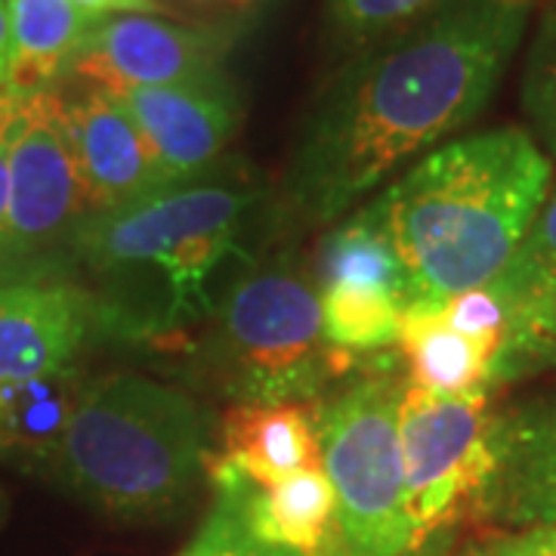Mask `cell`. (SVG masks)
I'll use <instances>...</instances> for the list:
<instances>
[{"mask_svg": "<svg viewBox=\"0 0 556 556\" xmlns=\"http://www.w3.org/2000/svg\"><path fill=\"white\" fill-rule=\"evenodd\" d=\"M535 0H448L380 38L318 90L288 174L306 219L334 223L399 167L439 146L492 102Z\"/></svg>", "mask_w": 556, "mask_h": 556, "instance_id": "6da1fadb", "label": "cell"}, {"mask_svg": "<svg viewBox=\"0 0 556 556\" xmlns=\"http://www.w3.org/2000/svg\"><path fill=\"white\" fill-rule=\"evenodd\" d=\"M257 189L232 174H201L149 199L93 211L75 239V266L93 288L97 331L164 343L217 313L211 278L241 257Z\"/></svg>", "mask_w": 556, "mask_h": 556, "instance_id": "7a4b0ae2", "label": "cell"}, {"mask_svg": "<svg viewBox=\"0 0 556 556\" xmlns=\"http://www.w3.org/2000/svg\"><path fill=\"white\" fill-rule=\"evenodd\" d=\"M551 177L529 130L495 127L427 152L368 201L408 273L412 303H445L501 276Z\"/></svg>", "mask_w": 556, "mask_h": 556, "instance_id": "3957f363", "label": "cell"}, {"mask_svg": "<svg viewBox=\"0 0 556 556\" xmlns=\"http://www.w3.org/2000/svg\"><path fill=\"white\" fill-rule=\"evenodd\" d=\"M211 415L142 375L90 378L43 477L121 522H164L211 473Z\"/></svg>", "mask_w": 556, "mask_h": 556, "instance_id": "277c9868", "label": "cell"}, {"mask_svg": "<svg viewBox=\"0 0 556 556\" xmlns=\"http://www.w3.org/2000/svg\"><path fill=\"white\" fill-rule=\"evenodd\" d=\"M346 365L325 340L316 281L288 254L248 269L219 303L211 368L239 405H300Z\"/></svg>", "mask_w": 556, "mask_h": 556, "instance_id": "5b68a950", "label": "cell"}, {"mask_svg": "<svg viewBox=\"0 0 556 556\" xmlns=\"http://www.w3.org/2000/svg\"><path fill=\"white\" fill-rule=\"evenodd\" d=\"M402 393L405 380L378 371L313 412L321 470L334 489L346 556H412L399 445Z\"/></svg>", "mask_w": 556, "mask_h": 556, "instance_id": "8992f818", "label": "cell"}, {"mask_svg": "<svg viewBox=\"0 0 556 556\" xmlns=\"http://www.w3.org/2000/svg\"><path fill=\"white\" fill-rule=\"evenodd\" d=\"M93 214L60 87L13 93L10 211L0 281H68L75 239Z\"/></svg>", "mask_w": 556, "mask_h": 556, "instance_id": "52a82bcc", "label": "cell"}, {"mask_svg": "<svg viewBox=\"0 0 556 556\" xmlns=\"http://www.w3.org/2000/svg\"><path fill=\"white\" fill-rule=\"evenodd\" d=\"M492 390L433 396L405 380L399 405V445L405 464V501L412 517V554L464 514H477L495 473Z\"/></svg>", "mask_w": 556, "mask_h": 556, "instance_id": "ba28073f", "label": "cell"}, {"mask_svg": "<svg viewBox=\"0 0 556 556\" xmlns=\"http://www.w3.org/2000/svg\"><path fill=\"white\" fill-rule=\"evenodd\" d=\"M232 35L207 25H182L152 13H112L93 22L65 78L78 87L124 93L217 78Z\"/></svg>", "mask_w": 556, "mask_h": 556, "instance_id": "9c48e42d", "label": "cell"}, {"mask_svg": "<svg viewBox=\"0 0 556 556\" xmlns=\"http://www.w3.org/2000/svg\"><path fill=\"white\" fill-rule=\"evenodd\" d=\"M65 112L93 211L149 199L174 186L155 146L118 93L78 87L75 97H65Z\"/></svg>", "mask_w": 556, "mask_h": 556, "instance_id": "30bf717a", "label": "cell"}, {"mask_svg": "<svg viewBox=\"0 0 556 556\" xmlns=\"http://www.w3.org/2000/svg\"><path fill=\"white\" fill-rule=\"evenodd\" d=\"M118 97L174 182L207 174L239 127V97L226 75L195 84L134 87Z\"/></svg>", "mask_w": 556, "mask_h": 556, "instance_id": "8fae6325", "label": "cell"}, {"mask_svg": "<svg viewBox=\"0 0 556 556\" xmlns=\"http://www.w3.org/2000/svg\"><path fill=\"white\" fill-rule=\"evenodd\" d=\"M93 331V300L75 281H0V380L75 365Z\"/></svg>", "mask_w": 556, "mask_h": 556, "instance_id": "7c38bea8", "label": "cell"}, {"mask_svg": "<svg viewBox=\"0 0 556 556\" xmlns=\"http://www.w3.org/2000/svg\"><path fill=\"white\" fill-rule=\"evenodd\" d=\"M477 517L507 529L556 526V396L495 415V473Z\"/></svg>", "mask_w": 556, "mask_h": 556, "instance_id": "4fadbf2b", "label": "cell"}, {"mask_svg": "<svg viewBox=\"0 0 556 556\" xmlns=\"http://www.w3.org/2000/svg\"><path fill=\"white\" fill-rule=\"evenodd\" d=\"M211 473L236 482L241 517L260 541L303 556H346L334 489L321 467L300 470L276 485H254L251 479L223 470L217 464H211Z\"/></svg>", "mask_w": 556, "mask_h": 556, "instance_id": "5bb4252c", "label": "cell"}, {"mask_svg": "<svg viewBox=\"0 0 556 556\" xmlns=\"http://www.w3.org/2000/svg\"><path fill=\"white\" fill-rule=\"evenodd\" d=\"M223 470L276 485L300 470L321 467L316 420L303 405H236L219 427V455L211 460Z\"/></svg>", "mask_w": 556, "mask_h": 556, "instance_id": "9a60e30c", "label": "cell"}, {"mask_svg": "<svg viewBox=\"0 0 556 556\" xmlns=\"http://www.w3.org/2000/svg\"><path fill=\"white\" fill-rule=\"evenodd\" d=\"M396 343L408 362V383L433 396H464L492 390L497 343L460 334L448 325L442 303H412L399 321Z\"/></svg>", "mask_w": 556, "mask_h": 556, "instance_id": "2e32d148", "label": "cell"}, {"mask_svg": "<svg viewBox=\"0 0 556 556\" xmlns=\"http://www.w3.org/2000/svg\"><path fill=\"white\" fill-rule=\"evenodd\" d=\"M87 380L78 362L31 378L0 380V460H16L40 473L65 437Z\"/></svg>", "mask_w": 556, "mask_h": 556, "instance_id": "e0dca14e", "label": "cell"}, {"mask_svg": "<svg viewBox=\"0 0 556 556\" xmlns=\"http://www.w3.org/2000/svg\"><path fill=\"white\" fill-rule=\"evenodd\" d=\"M97 16L72 0H7L10 65L7 93L56 87L84 47Z\"/></svg>", "mask_w": 556, "mask_h": 556, "instance_id": "ac0fdd59", "label": "cell"}, {"mask_svg": "<svg viewBox=\"0 0 556 556\" xmlns=\"http://www.w3.org/2000/svg\"><path fill=\"white\" fill-rule=\"evenodd\" d=\"M316 288H353L375 291L412 303L408 273L399 260L393 241L387 236L378 214L365 204L356 217L340 223L338 229L321 241L316 263Z\"/></svg>", "mask_w": 556, "mask_h": 556, "instance_id": "d6986e66", "label": "cell"}, {"mask_svg": "<svg viewBox=\"0 0 556 556\" xmlns=\"http://www.w3.org/2000/svg\"><path fill=\"white\" fill-rule=\"evenodd\" d=\"M321 325L328 346L346 358L393 346L405 306L375 291L353 288H321Z\"/></svg>", "mask_w": 556, "mask_h": 556, "instance_id": "ffe728a7", "label": "cell"}, {"mask_svg": "<svg viewBox=\"0 0 556 556\" xmlns=\"http://www.w3.org/2000/svg\"><path fill=\"white\" fill-rule=\"evenodd\" d=\"M556 368V281L519 303L492 365V387Z\"/></svg>", "mask_w": 556, "mask_h": 556, "instance_id": "44dd1931", "label": "cell"}, {"mask_svg": "<svg viewBox=\"0 0 556 556\" xmlns=\"http://www.w3.org/2000/svg\"><path fill=\"white\" fill-rule=\"evenodd\" d=\"M519 102L535 142L547 159H556V0H544L538 13L519 80Z\"/></svg>", "mask_w": 556, "mask_h": 556, "instance_id": "7402d4cb", "label": "cell"}, {"mask_svg": "<svg viewBox=\"0 0 556 556\" xmlns=\"http://www.w3.org/2000/svg\"><path fill=\"white\" fill-rule=\"evenodd\" d=\"M448 0H328V28L340 50L356 53L380 38H390Z\"/></svg>", "mask_w": 556, "mask_h": 556, "instance_id": "603a6c76", "label": "cell"}, {"mask_svg": "<svg viewBox=\"0 0 556 556\" xmlns=\"http://www.w3.org/2000/svg\"><path fill=\"white\" fill-rule=\"evenodd\" d=\"M214 507L207 519L201 522L199 535L192 538V544L179 556H303L288 551V547H276L260 541L248 522L241 517L239 489L229 477H214Z\"/></svg>", "mask_w": 556, "mask_h": 556, "instance_id": "cb8c5ba5", "label": "cell"}, {"mask_svg": "<svg viewBox=\"0 0 556 556\" xmlns=\"http://www.w3.org/2000/svg\"><path fill=\"white\" fill-rule=\"evenodd\" d=\"M501 294L510 300V309L541 294L556 281V189L547 192L538 217L532 219L526 239L519 244L514 260L497 278H492Z\"/></svg>", "mask_w": 556, "mask_h": 556, "instance_id": "d4e9b609", "label": "cell"}, {"mask_svg": "<svg viewBox=\"0 0 556 556\" xmlns=\"http://www.w3.org/2000/svg\"><path fill=\"white\" fill-rule=\"evenodd\" d=\"M442 313L448 318V325L457 328L460 334H470L479 340H492L501 346L504 331L514 318L510 300L501 294L495 281L479 285L473 291H464L457 298L442 303Z\"/></svg>", "mask_w": 556, "mask_h": 556, "instance_id": "484cf974", "label": "cell"}, {"mask_svg": "<svg viewBox=\"0 0 556 556\" xmlns=\"http://www.w3.org/2000/svg\"><path fill=\"white\" fill-rule=\"evenodd\" d=\"M492 556H556V526H532L519 535L501 538L495 547H489Z\"/></svg>", "mask_w": 556, "mask_h": 556, "instance_id": "4316f807", "label": "cell"}, {"mask_svg": "<svg viewBox=\"0 0 556 556\" xmlns=\"http://www.w3.org/2000/svg\"><path fill=\"white\" fill-rule=\"evenodd\" d=\"M10 130H13V93H0V257L7 241V211H10Z\"/></svg>", "mask_w": 556, "mask_h": 556, "instance_id": "83f0119b", "label": "cell"}, {"mask_svg": "<svg viewBox=\"0 0 556 556\" xmlns=\"http://www.w3.org/2000/svg\"><path fill=\"white\" fill-rule=\"evenodd\" d=\"M78 3L84 13L90 16H112V13H155L159 3L155 0H72Z\"/></svg>", "mask_w": 556, "mask_h": 556, "instance_id": "f1b7e54d", "label": "cell"}, {"mask_svg": "<svg viewBox=\"0 0 556 556\" xmlns=\"http://www.w3.org/2000/svg\"><path fill=\"white\" fill-rule=\"evenodd\" d=\"M7 65H10V25H7V0H0V93H7Z\"/></svg>", "mask_w": 556, "mask_h": 556, "instance_id": "f546056e", "label": "cell"}, {"mask_svg": "<svg viewBox=\"0 0 556 556\" xmlns=\"http://www.w3.org/2000/svg\"><path fill=\"white\" fill-rule=\"evenodd\" d=\"M7 517H10V501H7L3 489H0V526L7 522Z\"/></svg>", "mask_w": 556, "mask_h": 556, "instance_id": "4dcf8cb0", "label": "cell"}, {"mask_svg": "<svg viewBox=\"0 0 556 556\" xmlns=\"http://www.w3.org/2000/svg\"><path fill=\"white\" fill-rule=\"evenodd\" d=\"M260 3H266V0H232V7H239V10H254Z\"/></svg>", "mask_w": 556, "mask_h": 556, "instance_id": "1f68e13d", "label": "cell"}, {"mask_svg": "<svg viewBox=\"0 0 556 556\" xmlns=\"http://www.w3.org/2000/svg\"><path fill=\"white\" fill-rule=\"evenodd\" d=\"M182 3H217V0H182Z\"/></svg>", "mask_w": 556, "mask_h": 556, "instance_id": "d6a6232c", "label": "cell"}, {"mask_svg": "<svg viewBox=\"0 0 556 556\" xmlns=\"http://www.w3.org/2000/svg\"><path fill=\"white\" fill-rule=\"evenodd\" d=\"M467 556H492L489 551H477V554H467Z\"/></svg>", "mask_w": 556, "mask_h": 556, "instance_id": "836d02e7", "label": "cell"}]
</instances>
